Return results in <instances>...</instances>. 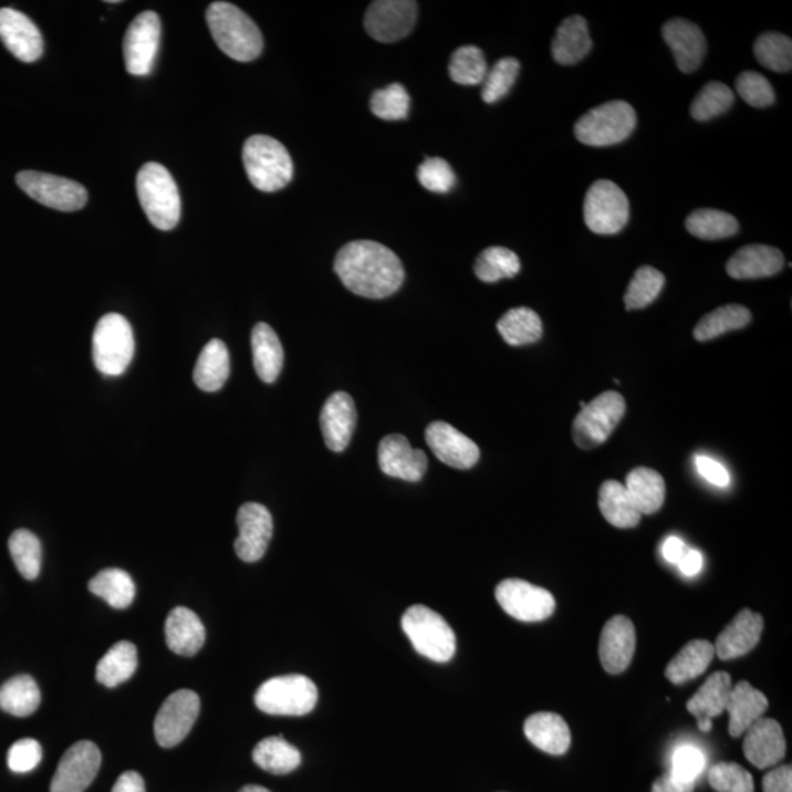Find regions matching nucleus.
I'll return each mask as SVG.
<instances>
[{"label": "nucleus", "mask_w": 792, "mask_h": 792, "mask_svg": "<svg viewBox=\"0 0 792 792\" xmlns=\"http://www.w3.org/2000/svg\"><path fill=\"white\" fill-rule=\"evenodd\" d=\"M335 272L346 290L364 299L381 300L395 294L405 272L398 256L376 241H353L335 258Z\"/></svg>", "instance_id": "f257e3e1"}, {"label": "nucleus", "mask_w": 792, "mask_h": 792, "mask_svg": "<svg viewBox=\"0 0 792 792\" xmlns=\"http://www.w3.org/2000/svg\"><path fill=\"white\" fill-rule=\"evenodd\" d=\"M207 25L225 55L238 62L258 60L263 52V35L244 11L229 2H213L207 8Z\"/></svg>", "instance_id": "f03ea898"}, {"label": "nucleus", "mask_w": 792, "mask_h": 792, "mask_svg": "<svg viewBox=\"0 0 792 792\" xmlns=\"http://www.w3.org/2000/svg\"><path fill=\"white\" fill-rule=\"evenodd\" d=\"M137 195L144 213L160 231H170L181 218L177 183L164 165L150 161L138 170Z\"/></svg>", "instance_id": "7ed1b4c3"}, {"label": "nucleus", "mask_w": 792, "mask_h": 792, "mask_svg": "<svg viewBox=\"0 0 792 792\" xmlns=\"http://www.w3.org/2000/svg\"><path fill=\"white\" fill-rule=\"evenodd\" d=\"M242 161L250 183L258 190L274 192L285 188L294 177L290 153L269 135H253L242 148Z\"/></svg>", "instance_id": "20e7f679"}, {"label": "nucleus", "mask_w": 792, "mask_h": 792, "mask_svg": "<svg viewBox=\"0 0 792 792\" xmlns=\"http://www.w3.org/2000/svg\"><path fill=\"white\" fill-rule=\"evenodd\" d=\"M400 624L414 649L427 659L444 664L456 655V633L438 612L423 605L411 606L405 612Z\"/></svg>", "instance_id": "39448f33"}, {"label": "nucleus", "mask_w": 792, "mask_h": 792, "mask_svg": "<svg viewBox=\"0 0 792 792\" xmlns=\"http://www.w3.org/2000/svg\"><path fill=\"white\" fill-rule=\"evenodd\" d=\"M254 701L268 715L303 717L316 708L317 687L304 675H282L263 682L256 691Z\"/></svg>", "instance_id": "423d86ee"}, {"label": "nucleus", "mask_w": 792, "mask_h": 792, "mask_svg": "<svg viewBox=\"0 0 792 792\" xmlns=\"http://www.w3.org/2000/svg\"><path fill=\"white\" fill-rule=\"evenodd\" d=\"M636 124L634 107L627 102L614 101L583 115L575 123L574 133L579 142L587 146L607 147L625 142L636 129Z\"/></svg>", "instance_id": "0eeeda50"}, {"label": "nucleus", "mask_w": 792, "mask_h": 792, "mask_svg": "<svg viewBox=\"0 0 792 792\" xmlns=\"http://www.w3.org/2000/svg\"><path fill=\"white\" fill-rule=\"evenodd\" d=\"M134 333L129 322L118 313H110L97 322L93 333V359L106 376H121L133 362Z\"/></svg>", "instance_id": "6e6552de"}, {"label": "nucleus", "mask_w": 792, "mask_h": 792, "mask_svg": "<svg viewBox=\"0 0 792 792\" xmlns=\"http://www.w3.org/2000/svg\"><path fill=\"white\" fill-rule=\"evenodd\" d=\"M624 396L607 390L586 404L573 423V439L582 449H593L605 444L625 416Z\"/></svg>", "instance_id": "1a4fd4ad"}, {"label": "nucleus", "mask_w": 792, "mask_h": 792, "mask_svg": "<svg viewBox=\"0 0 792 792\" xmlns=\"http://www.w3.org/2000/svg\"><path fill=\"white\" fill-rule=\"evenodd\" d=\"M629 219V201L615 183L598 179L584 198V222L598 236L623 231Z\"/></svg>", "instance_id": "9d476101"}, {"label": "nucleus", "mask_w": 792, "mask_h": 792, "mask_svg": "<svg viewBox=\"0 0 792 792\" xmlns=\"http://www.w3.org/2000/svg\"><path fill=\"white\" fill-rule=\"evenodd\" d=\"M17 184L27 196L55 210H80L88 200L87 190L81 184L38 170H22L17 175Z\"/></svg>", "instance_id": "9b49d317"}, {"label": "nucleus", "mask_w": 792, "mask_h": 792, "mask_svg": "<svg viewBox=\"0 0 792 792\" xmlns=\"http://www.w3.org/2000/svg\"><path fill=\"white\" fill-rule=\"evenodd\" d=\"M497 601L512 618L523 623H539L555 612V597L546 588L533 586L524 580H503L498 584Z\"/></svg>", "instance_id": "f8f14e48"}, {"label": "nucleus", "mask_w": 792, "mask_h": 792, "mask_svg": "<svg viewBox=\"0 0 792 792\" xmlns=\"http://www.w3.org/2000/svg\"><path fill=\"white\" fill-rule=\"evenodd\" d=\"M160 34V18L156 12L146 11L134 18L123 43L125 67L129 74H150L159 52Z\"/></svg>", "instance_id": "ddd939ff"}, {"label": "nucleus", "mask_w": 792, "mask_h": 792, "mask_svg": "<svg viewBox=\"0 0 792 792\" xmlns=\"http://www.w3.org/2000/svg\"><path fill=\"white\" fill-rule=\"evenodd\" d=\"M418 4L413 0H377L364 15L371 38L381 43H395L407 38L416 25Z\"/></svg>", "instance_id": "4468645a"}, {"label": "nucleus", "mask_w": 792, "mask_h": 792, "mask_svg": "<svg viewBox=\"0 0 792 792\" xmlns=\"http://www.w3.org/2000/svg\"><path fill=\"white\" fill-rule=\"evenodd\" d=\"M200 713V697L191 690H178L161 705L155 719L157 744L170 749L184 741Z\"/></svg>", "instance_id": "2eb2a0df"}, {"label": "nucleus", "mask_w": 792, "mask_h": 792, "mask_svg": "<svg viewBox=\"0 0 792 792\" xmlns=\"http://www.w3.org/2000/svg\"><path fill=\"white\" fill-rule=\"evenodd\" d=\"M101 764V750L94 742H75L58 764L51 782V792H84L97 777Z\"/></svg>", "instance_id": "dca6fc26"}, {"label": "nucleus", "mask_w": 792, "mask_h": 792, "mask_svg": "<svg viewBox=\"0 0 792 792\" xmlns=\"http://www.w3.org/2000/svg\"><path fill=\"white\" fill-rule=\"evenodd\" d=\"M237 524L240 530L236 540L238 557L244 562L262 560L273 534V520L268 508L262 503H244L238 510Z\"/></svg>", "instance_id": "f3484780"}, {"label": "nucleus", "mask_w": 792, "mask_h": 792, "mask_svg": "<svg viewBox=\"0 0 792 792\" xmlns=\"http://www.w3.org/2000/svg\"><path fill=\"white\" fill-rule=\"evenodd\" d=\"M0 40L17 60L25 64H33L43 55V38L38 25L17 9H0Z\"/></svg>", "instance_id": "a211bd4d"}, {"label": "nucleus", "mask_w": 792, "mask_h": 792, "mask_svg": "<svg viewBox=\"0 0 792 792\" xmlns=\"http://www.w3.org/2000/svg\"><path fill=\"white\" fill-rule=\"evenodd\" d=\"M426 442L439 461L457 470H468L480 460L479 447L445 421H434L427 427Z\"/></svg>", "instance_id": "6ab92c4d"}, {"label": "nucleus", "mask_w": 792, "mask_h": 792, "mask_svg": "<svg viewBox=\"0 0 792 792\" xmlns=\"http://www.w3.org/2000/svg\"><path fill=\"white\" fill-rule=\"evenodd\" d=\"M377 460L386 476L413 483L423 479L429 466L426 454L421 449H414L403 435H389L382 439Z\"/></svg>", "instance_id": "aec40b11"}, {"label": "nucleus", "mask_w": 792, "mask_h": 792, "mask_svg": "<svg viewBox=\"0 0 792 792\" xmlns=\"http://www.w3.org/2000/svg\"><path fill=\"white\" fill-rule=\"evenodd\" d=\"M636 654V628L627 616L618 615L607 621L598 642V656L603 668L609 674H621L628 668Z\"/></svg>", "instance_id": "412c9836"}, {"label": "nucleus", "mask_w": 792, "mask_h": 792, "mask_svg": "<svg viewBox=\"0 0 792 792\" xmlns=\"http://www.w3.org/2000/svg\"><path fill=\"white\" fill-rule=\"evenodd\" d=\"M764 628L763 616L751 609L738 612L719 634L715 643V655L721 660L741 658L759 645Z\"/></svg>", "instance_id": "4be33fe9"}, {"label": "nucleus", "mask_w": 792, "mask_h": 792, "mask_svg": "<svg viewBox=\"0 0 792 792\" xmlns=\"http://www.w3.org/2000/svg\"><path fill=\"white\" fill-rule=\"evenodd\" d=\"M661 34L674 53L679 71L690 74L701 65L706 55V39L699 25L684 18H674L666 22Z\"/></svg>", "instance_id": "5701e85b"}, {"label": "nucleus", "mask_w": 792, "mask_h": 792, "mask_svg": "<svg viewBox=\"0 0 792 792\" xmlns=\"http://www.w3.org/2000/svg\"><path fill=\"white\" fill-rule=\"evenodd\" d=\"M744 754L755 768L775 767L785 758L784 731L775 719L760 718L744 733Z\"/></svg>", "instance_id": "b1692460"}, {"label": "nucleus", "mask_w": 792, "mask_h": 792, "mask_svg": "<svg viewBox=\"0 0 792 792\" xmlns=\"http://www.w3.org/2000/svg\"><path fill=\"white\" fill-rule=\"evenodd\" d=\"M357 409L346 393H335L323 405L321 427L326 447L333 452L345 451L353 438Z\"/></svg>", "instance_id": "393cba45"}, {"label": "nucleus", "mask_w": 792, "mask_h": 792, "mask_svg": "<svg viewBox=\"0 0 792 792\" xmlns=\"http://www.w3.org/2000/svg\"><path fill=\"white\" fill-rule=\"evenodd\" d=\"M785 260L775 247L753 244L742 247L727 263V273L738 281L775 277Z\"/></svg>", "instance_id": "a878e982"}, {"label": "nucleus", "mask_w": 792, "mask_h": 792, "mask_svg": "<svg viewBox=\"0 0 792 792\" xmlns=\"http://www.w3.org/2000/svg\"><path fill=\"white\" fill-rule=\"evenodd\" d=\"M731 690V675L715 673L706 679L699 691L688 700V712L697 719L701 731L709 732L712 729V719L721 717L726 712Z\"/></svg>", "instance_id": "bb28decb"}, {"label": "nucleus", "mask_w": 792, "mask_h": 792, "mask_svg": "<svg viewBox=\"0 0 792 792\" xmlns=\"http://www.w3.org/2000/svg\"><path fill=\"white\" fill-rule=\"evenodd\" d=\"M768 706L769 701L762 691L747 681L738 682L732 687L726 709L729 713V733L733 738L744 736L747 729L763 718Z\"/></svg>", "instance_id": "cd10ccee"}, {"label": "nucleus", "mask_w": 792, "mask_h": 792, "mask_svg": "<svg viewBox=\"0 0 792 792\" xmlns=\"http://www.w3.org/2000/svg\"><path fill=\"white\" fill-rule=\"evenodd\" d=\"M165 637L166 645L174 654L195 656L205 645L206 629L195 612L178 606L166 619Z\"/></svg>", "instance_id": "c85d7f7f"}, {"label": "nucleus", "mask_w": 792, "mask_h": 792, "mask_svg": "<svg viewBox=\"0 0 792 792\" xmlns=\"http://www.w3.org/2000/svg\"><path fill=\"white\" fill-rule=\"evenodd\" d=\"M524 733L529 741L544 753L560 755L571 746L569 723L560 715L540 712L531 715L524 723Z\"/></svg>", "instance_id": "c756f323"}, {"label": "nucleus", "mask_w": 792, "mask_h": 792, "mask_svg": "<svg viewBox=\"0 0 792 792\" xmlns=\"http://www.w3.org/2000/svg\"><path fill=\"white\" fill-rule=\"evenodd\" d=\"M592 46L586 20L573 15L557 27L552 40V56L560 65H575L591 53Z\"/></svg>", "instance_id": "7c9ffc66"}, {"label": "nucleus", "mask_w": 792, "mask_h": 792, "mask_svg": "<svg viewBox=\"0 0 792 792\" xmlns=\"http://www.w3.org/2000/svg\"><path fill=\"white\" fill-rule=\"evenodd\" d=\"M251 350L256 372L264 384H273L281 375L283 348L277 332L268 323H258L251 332Z\"/></svg>", "instance_id": "2f4dec72"}, {"label": "nucleus", "mask_w": 792, "mask_h": 792, "mask_svg": "<svg viewBox=\"0 0 792 792\" xmlns=\"http://www.w3.org/2000/svg\"><path fill=\"white\" fill-rule=\"evenodd\" d=\"M231 373V359L225 342L211 340L202 348L195 367V384L205 393H216L227 384Z\"/></svg>", "instance_id": "473e14b6"}, {"label": "nucleus", "mask_w": 792, "mask_h": 792, "mask_svg": "<svg viewBox=\"0 0 792 792\" xmlns=\"http://www.w3.org/2000/svg\"><path fill=\"white\" fill-rule=\"evenodd\" d=\"M598 508L607 523L618 529H633L640 523L642 514L634 506L627 488L616 480H607L598 489Z\"/></svg>", "instance_id": "72a5a7b5"}, {"label": "nucleus", "mask_w": 792, "mask_h": 792, "mask_svg": "<svg viewBox=\"0 0 792 792\" xmlns=\"http://www.w3.org/2000/svg\"><path fill=\"white\" fill-rule=\"evenodd\" d=\"M634 506L642 515H652L664 506L666 486L658 471L647 467L634 468L625 483Z\"/></svg>", "instance_id": "f704fd0d"}, {"label": "nucleus", "mask_w": 792, "mask_h": 792, "mask_svg": "<svg viewBox=\"0 0 792 792\" xmlns=\"http://www.w3.org/2000/svg\"><path fill=\"white\" fill-rule=\"evenodd\" d=\"M715 656H717L715 655V646L708 640L687 643L666 666V678L679 686V684L700 677L709 668Z\"/></svg>", "instance_id": "c9c22d12"}, {"label": "nucleus", "mask_w": 792, "mask_h": 792, "mask_svg": "<svg viewBox=\"0 0 792 792\" xmlns=\"http://www.w3.org/2000/svg\"><path fill=\"white\" fill-rule=\"evenodd\" d=\"M253 760L265 772L286 775L300 767L301 754L285 738L268 737L254 747Z\"/></svg>", "instance_id": "e433bc0d"}, {"label": "nucleus", "mask_w": 792, "mask_h": 792, "mask_svg": "<svg viewBox=\"0 0 792 792\" xmlns=\"http://www.w3.org/2000/svg\"><path fill=\"white\" fill-rule=\"evenodd\" d=\"M40 700L38 682L30 675H17L0 687V709L13 717H30L39 709Z\"/></svg>", "instance_id": "4c0bfd02"}, {"label": "nucleus", "mask_w": 792, "mask_h": 792, "mask_svg": "<svg viewBox=\"0 0 792 792\" xmlns=\"http://www.w3.org/2000/svg\"><path fill=\"white\" fill-rule=\"evenodd\" d=\"M137 649L133 643L119 642L101 660L96 669L97 681L102 686L114 688L128 681L137 669Z\"/></svg>", "instance_id": "58836bf2"}, {"label": "nucleus", "mask_w": 792, "mask_h": 792, "mask_svg": "<svg viewBox=\"0 0 792 792\" xmlns=\"http://www.w3.org/2000/svg\"><path fill=\"white\" fill-rule=\"evenodd\" d=\"M498 331L508 345H531L542 340L543 323L534 310L512 309L503 314L501 321L498 322Z\"/></svg>", "instance_id": "ea45409f"}, {"label": "nucleus", "mask_w": 792, "mask_h": 792, "mask_svg": "<svg viewBox=\"0 0 792 792\" xmlns=\"http://www.w3.org/2000/svg\"><path fill=\"white\" fill-rule=\"evenodd\" d=\"M751 322L750 310L740 304H728L706 314L695 327V337L700 342L717 340L723 333L742 330Z\"/></svg>", "instance_id": "a19ab883"}, {"label": "nucleus", "mask_w": 792, "mask_h": 792, "mask_svg": "<svg viewBox=\"0 0 792 792\" xmlns=\"http://www.w3.org/2000/svg\"><path fill=\"white\" fill-rule=\"evenodd\" d=\"M88 591L102 597L115 609H125L132 605L135 597L132 575L118 569L101 571L96 577L90 580Z\"/></svg>", "instance_id": "79ce46f5"}, {"label": "nucleus", "mask_w": 792, "mask_h": 792, "mask_svg": "<svg viewBox=\"0 0 792 792\" xmlns=\"http://www.w3.org/2000/svg\"><path fill=\"white\" fill-rule=\"evenodd\" d=\"M686 228L692 237L706 241L723 240L740 231V225L732 215L717 209L692 211L686 220Z\"/></svg>", "instance_id": "37998d69"}, {"label": "nucleus", "mask_w": 792, "mask_h": 792, "mask_svg": "<svg viewBox=\"0 0 792 792\" xmlns=\"http://www.w3.org/2000/svg\"><path fill=\"white\" fill-rule=\"evenodd\" d=\"M521 270L519 256L506 247H489L481 251L475 263L476 277L481 282L493 283L517 277Z\"/></svg>", "instance_id": "c03bdc74"}, {"label": "nucleus", "mask_w": 792, "mask_h": 792, "mask_svg": "<svg viewBox=\"0 0 792 792\" xmlns=\"http://www.w3.org/2000/svg\"><path fill=\"white\" fill-rule=\"evenodd\" d=\"M9 552L22 577L25 580L39 577L42 569V544L38 535L24 529L13 531L9 538Z\"/></svg>", "instance_id": "a18cd8bd"}, {"label": "nucleus", "mask_w": 792, "mask_h": 792, "mask_svg": "<svg viewBox=\"0 0 792 792\" xmlns=\"http://www.w3.org/2000/svg\"><path fill=\"white\" fill-rule=\"evenodd\" d=\"M665 286V274L652 265H642L634 273L624 295L625 309L642 310L658 299Z\"/></svg>", "instance_id": "49530a36"}, {"label": "nucleus", "mask_w": 792, "mask_h": 792, "mask_svg": "<svg viewBox=\"0 0 792 792\" xmlns=\"http://www.w3.org/2000/svg\"><path fill=\"white\" fill-rule=\"evenodd\" d=\"M754 55L760 64L775 72H790L792 67V42L789 35L763 33L754 43Z\"/></svg>", "instance_id": "de8ad7c7"}, {"label": "nucleus", "mask_w": 792, "mask_h": 792, "mask_svg": "<svg viewBox=\"0 0 792 792\" xmlns=\"http://www.w3.org/2000/svg\"><path fill=\"white\" fill-rule=\"evenodd\" d=\"M483 52L477 46H462L452 53L449 62V75L454 83L461 85H479L488 74Z\"/></svg>", "instance_id": "09e8293b"}, {"label": "nucleus", "mask_w": 792, "mask_h": 792, "mask_svg": "<svg viewBox=\"0 0 792 792\" xmlns=\"http://www.w3.org/2000/svg\"><path fill=\"white\" fill-rule=\"evenodd\" d=\"M733 101H736V96L728 85L712 81L697 94L691 103L690 114L696 121L706 123V121L713 119L715 116L726 114Z\"/></svg>", "instance_id": "8fccbe9b"}, {"label": "nucleus", "mask_w": 792, "mask_h": 792, "mask_svg": "<svg viewBox=\"0 0 792 792\" xmlns=\"http://www.w3.org/2000/svg\"><path fill=\"white\" fill-rule=\"evenodd\" d=\"M520 72V62L515 58H503L488 71L481 90V98L486 103H497L506 97L514 87L517 76Z\"/></svg>", "instance_id": "3c124183"}, {"label": "nucleus", "mask_w": 792, "mask_h": 792, "mask_svg": "<svg viewBox=\"0 0 792 792\" xmlns=\"http://www.w3.org/2000/svg\"><path fill=\"white\" fill-rule=\"evenodd\" d=\"M373 115L385 121H404L408 118L409 94L403 84H390L388 87L373 93L371 101Z\"/></svg>", "instance_id": "603ef678"}, {"label": "nucleus", "mask_w": 792, "mask_h": 792, "mask_svg": "<svg viewBox=\"0 0 792 792\" xmlns=\"http://www.w3.org/2000/svg\"><path fill=\"white\" fill-rule=\"evenodd\" d=\"M706 768V755L704 751L695 746H681L674 751L670 771L673 780L679 784L696 785Z\"/></svg>", "instance_id": "864d4df0"}, {"label": "nucleus", "mask_w": 792, "mask_h": 792, "mask_svg": "<svg viewBox=\"0 0 792 792\" xmlns=\"http://www.w3.org/2000/svg\"><path fill=\"white\" fill-rule=\"evenodd\" d=\"M709 784L717 792H754L753 777L737 763L715 764L709 772Z\"/></svg>", "instance_id": "5fc2aeb1"}, {"label": "nucleus", "mask_w": 792, "mask_h": 792, "mask_svg": "<svg viewBox=\"0 0 792 792\" xmlns=\"http://www.w3.org/2000/svg\"><path fill=\"white\" fill-rule=\"evenodd\" d=\"M417 178L421 186L431 192L447 195L456 187L457 177L447 160L429 157L418 166Z\"/></svg>", "instance_id": "6e6d98bb"}, {"label": "nucleus", "mask_w": 792, "mask_h": 792, "mask_svg": "<svg viewBox=\"0 0 792 792\" xmlns=\"http://www.w3.org/2000/svg\"><path fill=\"white\" fill-rule=\"evenodd\" d=\"M736 88L747 105L768 107L775 103V92H773L772 84L759 72H742V74L738 75Z\"/></svg>", "instance_id": "4d7b16f0"}, {"label": "nucleus", "mask_w": 792, "mask_h": 792, "mask_svg": "<svg viewBox=\"0 0 792 792\" xmlns=\"http://www.w3.org/2000/svg\"><path fill=\"white\" fill-rule=\"evenodd\" d=\"M42 746L33 738H22L8 751V767L12 772L27 773L34 771L42 762Z\"/></svg>", "instance_id": "13d9d810"}, {"label": "nucleus", "mask_w": 792, "mask_h": 792, "mask_svg": "<svg viewBox=\"0 0 792 792\" xmlns=\"http://www.w3.org/2000/svg\"><path fill=\"white\" fill-rule=\"evenodd\" d=\"M697 471L705 480H708L710 484L718 486V488H728L731 483V476L726 467L721 462L713 460V458L706 456L696 457Z\"/></svg>", "instance_id": "bf43d9fd"}, {"label": "nucleus", "mask_w": 792, "mask_h": 792, "mask_svg": "<svg viewBox=\"0 0 792 792\" xmlns=\"http://www.w3.org/2000/svg\"><path fill=\"white\" fill-rule=\"evenodd\" d=\"M764 792H792V769L790 764L777 768L763 778Z\"/></svg>", "instance_id": "052dcab7"}, {"label": "nucleus", "mask_w": 792, "mask_h": 792, "mask_svg": "<svg viewBox=\"0 0 792 792\" xmlns=\"http://www.w3.org/2000/svg\"><path fill=\"white\" fill-rule=\"evenodd\" d=\"M678 566L684 575L692 577V575L699 574L701 569H704V555H701L699 551H696V549H687Z\"/></svg>", "instance_id": "680f3d73"}, {"label": "nucleus", "mask_w": 792, "mask_h": 792, "mask_svg": "<svg viewBox=\"0 0 792 792\" xmlns=\"http://www.w3.org/2000/svg\"><path fill=\"white\" fill-rule=\"evenodd\" d=\"M686 543L681 539L670 535L665 540L664 546H661V553L669 564L678 565L679 561L682 560L684 553L687 552Z\"/></svg>", "instance_id": "e2e57ef3"}, {"label": "nucleus", "mask_w": 792, "mask_h": 792, "mask_svg": "<svg viewBox=\"0 0 792 792\" xmlns=\"http://www.w3.org/2000/svg\"><path fill=\"white\" fill-rule=\"evenodd\" d=\"M112 792H146V786L139 773L129 771L118 778Z\"/></svg>", "instance_id": "0e129e2a"}, {"label": "nucleus", "mask_w": 792, "mask_h": 792, "mask_svg": "<svg viewBox=\"0 0 792 792\" xmlns=\"http://www.w3.org/2000/svg\"><path fill=\"white\" fill-rule=\"evenodd\" d=\"M652 792H695V785L679 784L670 778L669 773H665L655 781Z\"/></svg>", "instance_id": "69168bd1"}, {"label": "nucleus", "mask_w": 792, "mask_h": 792, "mask_svg": "<svg viewBox=\"0 0 792 792\" xmlns=\"http://www.w3.org/2000/svg\"><path fill=\"white\" fill-rule=\"evenodd\" d=\"M240 792H272V791H269L268 789H264V786H260V785H247Z\"/></svg>", "instance_id": "338daca9"}]
</instances>
